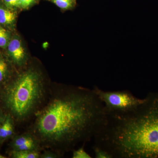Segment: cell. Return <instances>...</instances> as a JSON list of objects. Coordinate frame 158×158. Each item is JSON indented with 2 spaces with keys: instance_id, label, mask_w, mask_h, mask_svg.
<instances>
[{
  "instance_id": "obj_1",
  "label": "cell",
  "mask_w": 158,
  "mask_h": 158,
  "mask_svg": "<svg viewBox=\"0 0 158 158\" xmlns=\"http://www.w3.org/2000/svg\"><path fill=\"white\" fill-rule=\"evenodd\" d=\"M106 118L104 105L93 89H62L36 113L34 136L48 146L70 149L94 138Z\"/></svg>"
},
{
  "instance_id": "obj_2",
  "label": "cell",
  "mask_w": 158,
  "mask_h": 158,
  "mask_svg": "<svg viewBox=\"0 0 158 158\" xmlns=\"http://www.w3.org/2000/svg\"><path fill=\"white\" fill-rule=\"evenodd\" d=\"M93 139L113 158H158V93L129 112L107 113Z\"/></svg>"
},
{
  "instance_id": "obj_3",
  "label": "cell",
  "mask_w": 158,
  "mask_h": 158,
  "mask_svg": "<svg viewBox=\"0 0 158 158\" xmlns=\"http://www.w3.org/2000/svg\"><path fill=\"white\" fill-rule=\"evenodd\" d=\"M46 91L41 74L30 68L19 75L4 89L2 98L10 115L22 121L38 110Z\"/></svg>"
},
{
  "instance_id": "obj_4",
  "label": "cell",
  "mask_w": 158,
  "mask_h": 158,
  "mask_svg": "<svg viewBox=\"0 0 158 158\" xmlns=\"http://www.w3.org/2000/svg\"><path fill=\"white\" fill-rule=\"evenodd\" d=\"M93 90L104 105L107 113L129 112L141 105L144 101V98H138L127 90L105 91L97 87Z\"/></svg>"
},
{
  "instance_id": "obj_5",
  "label": "cell",
  "mask_w": 158,
  "mask_h": 158,
  "mask_svg": "<svg viewBox=\"0 0 158 158\" xmlns=\"http://www.w3.org/2000/svg\"><path fill=\"white\" fill-rule=\"evenodd\" d=\"M7 48L9 56L15 63L19 65L25 64L27 58V54L19 37L17 36L13 37L10 40Z\"/></svg>"
},
{
  "instance_id": "obj_6",
  "label": "cell",
  "mask_w": 158,
  "mask_h": 158,
  "mask_svg": "<svg viewBox=\"0 0 158 158\" xmlns=\"http://www.w3.org/2000/svg\"><path fill=\"white\" fill-rule=\"evenodd\" d=\"M38 141L34 135L24 134L15 137L12 141V147L16 151L37 150Z\"/></svg>"
},
{
  "instance_id": "obj_7",
  "label": "cell",
  "mask_w": 158,
  "mask_h": 158,
  "mask_svg": "<svg viewBox=\"0 0 158 158\" xmlns=\"http://www.w3.org/2000/svg\"><path fill=\"white\" fill-rule=\"evenodd\" d=\"M14 133L12 116L8 114L6 116L3 123L0 125V139H6L10 138Z\"/></svg>"
},
{
  "instance_id": "obj_8",
  "label": "cell",
  "mask_w": 158,
  "mask_h": 158,
  "mask_svg": "<svg viewBox=\"0 0 158 158\" xmlns=\"http://www.w3.org/2000/svg\"><path fill=\"white\" fill-rule=\"evenodd\" d=\"M16 18L15 12L0 6V24L11 25L15 22Z\"/></svg>"
},
{
  "instance_id": "obj_9",
  "label": "cell",
  "mask_w": 158,
  "mask_h": 158,
  "mask_svg": "<svg viewBox=\"0 0 158 158\" xmlns=\"http://www.w3.org/2000/svg\"><path fill=\"white\" fill-rule=\"evenodd\" d=\"M11 156L14 158H38L40 154L37 150L16 151L13 150Z\"/></svg>"
},
{
  "instance_id": "obj_10",
  "label": "cell",
  "mask_w": 158,
  "mask_h": 158,
  "mask_svg": "<svg viewBox=\"0 0 158 158\" xmlns=\"http://www.w3.org/2000/svg\"><path fill=\"white\" fill-rule=\"evenodd\" d=\"M9 69L6 59L0 53V85L6 80L8 76Z\"/></svg>"
},
{
  "instance_id": "obj_11",
  "label": "cell",
  "mask_w": 158,
  "mask_h": 158,
  "mask_svg": "<svg viewBox=\"0 0 158 158\" xmlns=\"http://www.w3.org/2000/svg\"><path fill=\"white\" fill-rule=\"evenodd\" d=\"M61 9L68 10L73 8L74 6V0H50Z\"/></svg>"
},
{
  "instance_id": "obj_12",
  "label": "cell",
  "mask_w": 158,
  "mask_h": 158,
  "mask_svg": "<svg viewBox=\"0 0 158 158\" xmlns=\"http://www.w3.org/2000/svg\"><path fill=\"white\" fill-rule=\"evenodd\" d=\"M95 158H113L112 156L106 151L94 145L93 148Z\"/></svg>"
},
{
  "instance_id": "obj_13",
  "label": "cell",
  "mask_w": 158,
  "mask_h": 158,
  "mask_svg": "<svg viewBox=\"0 0 158 158\" xmlns=\"http://www.w3.org/2000/svg\"><path fill=\"white\" fill-rule=\"evenodd\" d=\"M10 41L9 33L4 28L0 36V47L3 48H7Z\"/></svg>"
},
{
  "instance_id": "obj_14",
  "label": "cell",
  "mask_w": 158,
  "mask_h": 158,
  "mask_svg": "<svg viewBox=\"0 0 158 158\" xmlns=\"http://www.w3.org/2000/svg\"><path fill=\"white\" fill-rule=\"evenodd\" d=\"M73 158H91V156L86 152L83 148H80L76 150L73 151Z\"/></svg>"
},
{
  "instance_id": "obj_15",
  "label": "cell",
  "mask_w": 158,
  "mask_h": 158,
  "mask_svg": "<svg viewBox=\"0 0 158 158\" xmlns=\"http://www.w3.org/2000/svg\"><path fill=\"white\" fill-rule=\"evenodd\" d=\"M21 8L27 9L34 4L37 0H20Z\"/></svg>"
},
{
  "instance_id": "obj_16",
  "label": "cell",
  "mask_w": 158,
  "mask_h": 158,
  "mask_svg": "<svg viewBox=\"0 0 158 158\" xmlns=\"http://www.w3.org/2000/svg\"><path fill=\"white\" fill-rule=\"evenodd\" d=\"M59 157V156L56 154L51 151H45L40 156V158H56Z\"/></svg>"
},
{
  "instance_id": "obj_17",
  "label": "cell",
  "mask_w": 158,
  "mask_h": 158,
  "mask_svg": "<svg viewBox=\"0 0 158 158\" xmlns=\"http://www.w3.org/2000/svg\"><path fill=\"white\" fill-rule=\"evenodd\" d=\"M11 2L13 7L21 8L20 0H11Z\"/></svg>"
},
{
  "instance_id": "obj_18",
  "label": "cell",
  "mask_w": 158,
  "mask_h": 158,
  "mask_svg": "<svg viewBox=\"0 0 158 158\" xmlns=\"http://www.w3.org/2000/svg\"><path fill=\"white\" fill-rule=\"evenodd\" d=\"M3 1H4L5 5L8 8H11L13 7L12 5V2H11V0H3Z\"/></svg>"
},
{
  "instance_id": "obj_19",
  "label": "cell",
  "mask_w": 158,
  "mask_h": 158,
  "mask_svg": "<svg viewBox=\"0 0 158 158\" xmlns=\"http://www.w3.org/2000/svg\"><path fill=\"white\" fill-rule=\"evenodd\" d=\"M5 118H6V116H4L3 115L2 112L0 110V125L3 123L4 120H5Z\"/></svg>"
},
{
  "instance_id": "obj_20",
  "label": "cell",
  "mask_w": 158,
  "mask_h": 158,
  "mask_svg": "<svg viewBox=\"0 0 158 158\" xmlns=\"http://www.w3.org/2000/svg\"><path fill=\"white\" fill-rule=\"evenodd\" d=\"M3 29H4V28H3L2 27H1V26H0V36H1V34H2V32Z\"/></svg>"
},
{
  "instance_id": "obj_21",
  "label": "cell",
  "mask_w": 158,
  "mask_h": 158,
  "mask_svg": "<svg viewBox=\"0 0 158 158\" xmlns=\"http://www.w3.org/2000/svg\"><path fill=\"white\" fill-rule=\"evenodd\" d=\"M6 157L0 154V158H6Z\"/></svg>"
},
{
  "instance_id": "obj_22",
  "label": "cell",
  "mask_w": 158,
  "mask_h": 158,
  "mask_svg": "<svg viewBox=\"0 0 158 158\" xmlns=\"http://www.w3.org/2000/svg\"><path fill=\"white\" fill-rule=\"evenodd\" d=\"M76 1V0H74V1H75V2Z\"/></svg>"
}]
</instances>
